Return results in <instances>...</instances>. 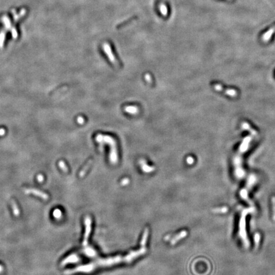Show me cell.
<instances>
[{"label": "cell", "mask_w": 275, "mask_h": 275, "mask_svg": "<svg viewBox=\"0 0 275 275\" xmlns=\"http://www.w3.org/2000/svg\"><path fill=\"white\" fill-rule=\"evenodd\" d=\"M96 140L100 144L108 143L110 145L111 150L110 154V159L112 164H116L118 161V155L116 147V141L113 138L109 136H104L102 135H98L96 138Z\"/></svg>", "instance_id": "2"}, {"label": "cell", "mask_w": 275, "mask_h": 275, "mask_svg": "<svg viewBox=\"0 0 275 275\" xmlns=\"http://www.w3.org/2000/svg\"><path fill=\"white\" fill-rule=\"evenodd\" d=\"M4 134H5V130L3 129V128L0 129V136H3Z\"/></svg>", "instance_id": "31"}, {"label": "cell", "mask_w": 275, "mask_h": 275, "mask_svg": "<svg viewBox=\"0 0 275 275\" xmlns=\"http://www.w3.org/2000/svg\"><path fill=\"white\" fill-rule=\"evenodd\" d=\"M103 49H104V52L106 53V54L108 56V57L110 59V62L112 64H113V65L115 66L117 68H118L119 67L118 62L116 59L115 57V56H114L112 51L110 45L108 43H104L103 44Z\"/></svg>", "instance_id": "3"}, {"label": "cell", "mask_w": 275, "mask_h": 275, "mask_svg": "<svg viewBox=\"0 0 275 275\" xmlns=\"http://www.w3.org/2000/svg\"><path fill=\"white\" fill-rule=\"evenodd\" d=\"M2 21L3 22L4 26H5V27H6V29H11L10 21V20H9V19L7 16H4V17H2Z\"/></svg>", "instance_id": "19"}, {"label": "cell", "mask_w": 275, "mask_h": 275, "mask_svg": "<svg viewBox=\"0 0 275 275\" xmlns=\"http://www.w3.org/2000/svg\"><path fill=\"white\" fill-rule=\"evenodd\" d=\"M5 31H3L1 32L0 33V49H2L3 47V44H4V39H5Z\"/></svg>", "instance_id": "20"}, {"label": "cell", "mask_w": 275, "mask_h": 275, "mask_svg": "<svg viewBox=\"0 0 275 275\" xmlns=\"http://www.w3.org/2000/svg\"><path fill=\"white\" fill-rule=\"evenodd\" d=\"M194 162V159L192 158V157H188L187 158V162L189 164H193Z\"/></svg>", "instance_id": "27"}, {"label": "cell", "mask_w": 275, "mask_h": 275, "mask_svg": "<svg viewBox=\"0 0 275 275\" xmlns=\"http://www.w3.org/2000/svg\"><path fill=\"white\" fill-rule=\"evenodd\" d=\"M92 164H93V160L90 159L88 161V162L87 163V164L84 166V168L82 169L81 170V171L80 172V174H79L80 177H83L85 175L86 172L88 171V170L89 169V168L90 167Z\"/></svg>", "instance_id": "14"}, {"label": "cell", "mask_w": 275, "mask_h": 275, "mask_svg": "<svg viewBox=\"0 0 275 275\" xmlns=\"http://www.w3.org/2000/svg\"><path fill=\"white\" fill-rule=\"evenodd\" d=\"M274 31H275V26L273 27L271 29H270L269 30H268V32H266V33L263 35L262 38V40L264 41V42H267L268 40H269L270 38H271V36L273 34Z\"/></svg>", "instance_id": "12"}, {"label": "cell", "mask_w": 275, "mask_h": 275, "mask_svg": "<svg viewBox=\"0 0 275 275\" xmlns=\"http://www.w3.org/2000/svg\"><path fill=\"white\" fill-rule=\"evenodd\" d=\"M146 249L145 248L141 249L138 251H136L131 252L130 254L125 257H116L115 258H111L107 260H103L99 261V262L94 263V264H90L85 265H81L76 268H74L70 270L71 273H75L78 272H84V273H90L93 271V269L98 268V266H104V265H110L112 264H115L117 263H119L121 262H129L133 260L134 259L138 257L143 254L145 253Z\"/></svg>", "instance_id": "1"}, {"label": "cell", "mask_w": 275, "mask_h": 275, "mask_svg": "<svg viewBox=\"0 0 275 275\" xmlns=\"http://www.w3.org/2000/svg\"><path fill=\"white\" fill-rule=\"evenodd\" d=\"M59 168H60L62 169L63 171H65V172L68 171V167L66 166V165L65 164V163L64 161H62V160H61V161H59Z\"/></svg>", "instance_id": "23"}, {"label": "cell", "mask_w": 275, "mask_h": 275, "mask_svg": "<svg viewBox=\"0 0 275 275\" xmlns=\"http://www.w3.org/2000/svg\"><path fill=\"white\" fill-rule=\"evenodd\" d=\"M129 179H128V178H124V179L121 182V183H122L121 184L122 185H126L128 184V183H129Z\"/></svg>", "instance_id": "29"}, {"label": "cell", "mask_w": 275, "mask_h": 275, "mask_svg": "<svg viewBox=\"0 0 275 275\" xmlns=\"http://www.w3.org/2000/svg\"><path fill=\"white\" fill-rule=\"evenodd\" d=\"M187 232L185 231H182L180 234H178V235H176L175 238H173V239L171 240V243L172 245H175L177 241H178L179 240H180V239H182V238H185L186 236H187Z\"/></svg>", "instance_id": "10"}, {"label": "cell", "mask_w": 275, "mask_h": 275, "mask_svg": "<svg viewBox=\"0 0 275 275\" xmlns=\"http://www.w3.org/2000/svg\"><path fill=\"white\" fill-rule=\"evenodd\" d=\"M53 215L55 218H60L62 216V212L60 210L56 209L54 211Z\"/></svg>", "instance_id": "22"}, {"label": "cell", "mask_w": 275, "mask_h": 275, "mask_svg": "<svg viewBox=\"0 0 275 275\" xmlns=\"http://www.w3.org/2000/svg\"><path fill=\"white\" fill-rule=\"evenodd\" d=\"M25 193L27 194H32L35 196H36L38 197H40V198H42L44 200H47L49 198V196L45 193V192L40 191L37 189H27L24 190Z\"/></svg>", "instance_id": "6"}, {"label": "cell", "mask_w": 275, "mask_h": 275, "mask_svg": "<svg viewBox=\"0 0 275 275\" xmlns=\"http://www.w3.org/2000/svg\"><path fill=\"white\" fill-rule=\"evenodd\" d=\"M78 261H79V257H78L76 255L73 254V255L68 256V257L66 258L65 259H64L62 261L61 265H62V266H64V265H65L67 264L74 263V262H78Z\"/></svg>", "instance_id": "7"}, {"label": "cell", "mask_w": 275, "mask_h": 275, "mask_svg": "<svg viewBox=\"0 0 275 275\" xmlns=\"http://www.w3.org/2000/svg\"><path fill=\"white\" fill-rule=\"evenodd\" d=\"M213 88L216 90L221 91V92H222V93H225L226 94L231 96V97H235V96H236L238 95L237 91L235 89L224 88L221 85H220V84H215L213 85Z\"/></svg>", "instance_id": "5"}, {"label": "cell", "mask_w": 275, "mask_h": 275, "mask_svg": "<svg viewBox=\"0 0 275 275\" xmlns=\"http://www.w3.org/2000/svg\"><path fill=\"white\" fill-rule=\"evenodd\" d=\"M137 18H138L137 16H132V17H129L128 19L125 20V21H123V22H121V23H119V24L117 26L116 28H117V29H121V28H122V27L126 26L127 24H130L131 22H132V21H134L135 19H137Z\"/></svg>", "instance_id": "9"}, {"label": "cell", "mask_w": 275, "mask_h": 275, "mask_svg": "<svg viewBox=\"0 0 275 275\" xmlns=\"http://www.w3.org/2000/svg\"><path fill=\"white\" fill-rule=\"evenodd\" d=\"M84 253L86 255L89 257H94L96 254V251L89 246H88L86 249H84Z\"/></svg>", "instance_id": "15"}, {"label": "cell", "mask_w": 275, "mask_h": 275, "mask_svg": "<svg viewBox=\"0 0 275 275\" xmlns=\"http://www.w3.org/2000/svg\"><path fill=\"white\" fill-rule=\"evenodd\" d=\"M2 271H3V267L1 266V265H0V273L2 272Z\"/></svg>", "instance_id": "32"}, {"label": "cell", "mask_w": 275, "mask_h": 275, "mask_svg": "<svg viewBox=\"0 0 275 275\" xmlns=\"http://www.w3.org/2000/svg\"><path fill=\"white\" fill-rule=\"evenodd\" d=\"M157 1H158V0H155V4H157Z\"/></svg>", "instance_id": "33"}, {"label": "cell", "mask_w": 275, "mask_h": 275, "mask_svg": "<svg viewBox=\"0 0 275 275\" xmlns=\"http://www.w3.org/2000/svg\"><path fill=\"white\" fill-rule=\"evenodd\" d=\"M145 80L148 82L149 84H152V77H151V76L148 74V73H146V74H145Z\"/></svg>", "instance_id": "25"}, {"label": "cell", "mask_w": 275, "mask_h": 275, "mask_svg": "<svg viewBox=\"0 0 275 275\" xmlns=\"http://www.w3.org/2000/svg\"><path fill=\"white\" fill-rule=\"evenodd\" d=\"M124 110L126 112L130 113L132 115H136L139 112V109L137 107L135 106H129L126 107L124 108Z\"/></svg>", "instance_id": "11"}, {"label": "cell", "mask_w": 275, "mask_h": 275, "mask_svg": "<svg viewBox=\"0 0 275 275\" xmlns=\"http://www.w3.org/2000/svg\"><path fill=\"white\" fill-rule=\"evenodd\" d=\"M215 212H219V213H226L227 212V207H222L219 208H215L213 210Z\"/></svg>", "instance_id": "24"}, {"label": "cell", "mask_w": 275, "mask_h": 275, "mask_svg": "<svg viewBox=\"0 0 275 275\" xmlns=\"http://www.w3.org/2000/svg\"><path fill=\"white\" fill-rule=\"evenodd\" d=\"M140 164L142 169L143 170V171L146 173H150V172L154 171L155 170V168L149 166V165L146 164V161L144 159H141L140 160Z\"/></svg>", "instance_id": "8"}, {"label": "cell", "mask_w": 275, "mask_h": 275, "mask_svg": "<svg viewBox=\"0 0 275 275\" xmlns=\"http://www.w3.org/2000/svg\"><path fill=\"white\" fill-rule=\"evenodd\" d=\"M159 10H160V13H161L162 15H163L164 16H166L168 15V7L165 4H160V6L159 7Z\"/></svg>", "instance_id": "17"}, {"label": "cell", "mask_w": 275, "mask_h": 275, "mask_svg": "<svg viewBox=\"0 0 275 275\" xmlns=\"http://www.w3.org/2000/svg\"><path fill=\"white\" fill-rule=\"evenodd\" d=\"M149 236V229H146L145 231L144 232V234L143 235V237H142V240L141 241V245L142 246H144L146 243V240H147V238Z\"/></svg>", "instance_id": "16"}, {"label": "cell", "mask_w": 275, "mask_h": 275, "mask_svg": "<svg viewBox=\"0 0 275 275\" xmlns=\"http://www.w3.org/2000/svg\"><path fill=\"white\" fill-rule=\"evenodd\" d=\"M26 13V10H25V9H22V10H21V12H20V13H19L18 15H16L15 13H14V16H13V18H14L15 21H17L18 19H19L22 16L24 15Z\"/></svg>", "instance_id": "21"}, {"label": "cell", "mask_w": 275, "mask_h": 275, "mask_svg": "<svg viewBox=\"0 0 275 275\" xmlns=\"http://www.w3.org/2000/svg\"><path fill=\"white\" fill-rule=\"evenodd\" d=\"M37 180L39 182H42L43 181V176L42 175H39L37 176Z\"/></svg>", "instance_id": "30"}, {"label": "cell", "mask_w": 275, "mask_h": 275, "mask_svg": "<svg viewBox=\"0 0 275 275\" xmlns=\"http://www.w3.org/2000/svg\"><path fill=\"white\" fill-rule=\"evenodd\" d=\"M272 204H273V220L275 221V197L272 198Z\"/></svg>", "instance_id": "26"}, {"label": "cell", "mask_w": 275, "mask_h": 275, "mask_svg": "<svg viewBox=\"0 0 275 275\" xmlns=\"http://www.w3.org/2000/svg\"><path fill=\"white\" fill-rule=\"evenodd\" d=\"M242 128L243 129H245L246 131H250V133L251 135H254V136H256L257 135V131L255 130H254V129H252V128L251 127V126L248 123L246 122H244L242 124Z\"/></svg>", "instance_id": "13"}, {"label": "cell", "mask_w": 275, "mask_h": 275, "mask_svg": "<svg viewBox=\"0 0 275 275\" xmlns=\"http://www.w3.org/2000/svg\"><path fill=\"white\" fill-rule=\"evenodd\" d=\"M85 232L84 235V238L83 241V245L84 246H88V238L91 231V220L89 217H87L85 219Z\"/></svg>", "instance_id": "4"}, {"label": "cell", "mask_w": 275, "mask_h": 275, "mask_svg": "<svg viewBox=\"0 0 275 275\" xmlns=\"http://www.w3.org/2000/svg\"><path fill=\"white\" fill-rule=\"evenodd\" d=\"M12 209H13V212L15 216H19V213H20L19 210V208H18V206L16 204V203L13 200L12 201Z\"/></svg>", "instance_id": "18"}, {"label": "cell", "mask_w": 275, "mask_h": 275, "mask_svg": "<svg viewBox=\"0 0 275 275\" xmlns=\"http://www.w3.org/2000/svg\"><path fill=\"white\" fill-rule=\"evenodd\" d=\"M77 122H79L80 124H83L84 122V118L82 117H79L77 118Z\"/></svg>", "instance_id": "28"}]
</instances>
